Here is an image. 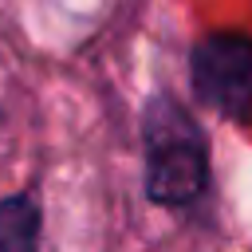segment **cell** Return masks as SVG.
I'll return each mask as SVG.
<instances>
[{"label":"cell","instance_id":"cell-3","mask_svg":"<svg viewBox=\"0 0 252 252\" xmlns=\"http://www.w3.org/2000/svg\"><path fill=\"white\" fill-rule=\"evenodd\" d=\"M43 205L35 193H12L0 201V252H39Z\"/></svg>","mask_w":252,"mask_h":252},{"label":"cell","instance_id":"cell-2","mask_svg":"<svg viewBox=\"0 0 252 252\" xmlns=\"http://www.w3.org/2000/svg\"><path fill=\"white\" fill-rule=\"evenodd\" d=\"M189 83L197 102L228 122H252V35L209 32L189 47Z\"/></svg>","mask_w":252,"mask_h":252},{"label":"cell","instance_id":"cell-1","mask_svg":"<svg viewBox=\"0 0 252 252\" xmlns=\"http://www.w3.org/2000/svg\"><path fill=\"white\" fill-rule=\"evenodd\" d=\"M142 181L146 197L165 209L193 205L209 185V138L169 91L146 98L142 110Z\"/></svg>","mask_w":252,"mask_h":252}]
</instances>
